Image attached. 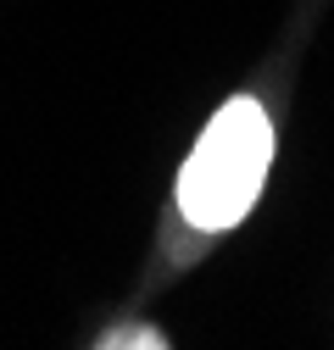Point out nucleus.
<instances>
[{
	"label": "nucleus",
	"instance_id": "obj_2",
	"mask_svg": "<svg viewBox=\"0 0 334 350\" xmlns=\"http://www.w3.org/2000/svg\"><path fill=\"white\" fill-rule=\"evenodd\" d=\"M101 345H106V350H112V345H145V350H162L167 339H162L156 328H117V334H106Z\"/></svg>",
	"mask_w": 334,
	"mask_h": 350
},
{
	"label": "nucleus",
	"instance_id": "obj_1",
	"mask_svg": "<svg viewBox=\"0 0 334 350\" xmlns=\"http://www.w3.org/2000/svg\"><path fill=\"white\" fill-rule=\"evenodd\" d=\"M273 161V117L257 95H234L212 122L201 128L190 161L179 167V211L201 234H223L245 223L257 206Z\"/></svg>",
	"mask_w": 334,
	"mask_h": 350
}]
</instances>
